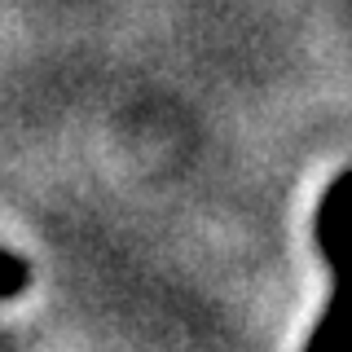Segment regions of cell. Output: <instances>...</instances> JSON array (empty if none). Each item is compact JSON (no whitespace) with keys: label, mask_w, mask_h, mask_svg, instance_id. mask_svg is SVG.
<instances>
[{"label":"cell","mask_w":352,"mask_h":352,"mask_svg":"<svg viewBox=\"0 0 352 352\" xmlns=\"http://www.w3.org/2000/svg\"><path fill=\"white\" fill-rule=\"evenodd\" d=\"M27 282H31L27 260L0 247V300H14V295H22V291H27Z\"/></svg>","instance_id":"6da1fadb"}]
</instances>
